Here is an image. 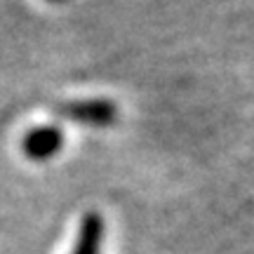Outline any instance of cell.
I'll list each match as a JSON object with an SVG mask.
<instances>
[{
  "mask_svg": "<svg viewBox=\"0 0 254 254\" xmlns=\"http://www.w3.org/2000/svg\"><path fill=\"white\" fill-rule=\"evenodd\" d=\"M62 148H64V132L62 127L57 125L33 127L21 139V153L31 158V160H36V163L55 158Z\"/></svg>",
  "mask_w": 254,
  "mask_h": 254,
  "instance_id": "2",
  "label": "cell"
},
{
  "mask_svg": "<svg viewBox=\"0 0 254 254\" xmlns=\"http://www.w3.org/2000/svg\"><path fill=\"white\" fill-rule=\"evenodd\" d=\"M50 2H64V0H50Z\"/></svg>",
  "mask_w": 254,
  "mask_h": 254,
  "instance_id": "4",
  "label": "cell"
},
{
  "mask_svg": "<svg viewBox=\"0 0 254 254\" xmlns=\"http://www.w3.org/2000/svg\"><path fill=\"white\" fill-rule=\"evenodd\" d=\"M104 231H106L104 219L97 212H87L80 221L78 240H75L71 254H99L101 243H104Z\"/></svg>",
  "mask_w": 254,
  "mask_h": 254,
  "instance_id": "3",
  "label": "cell"
},
{
  "mask_svg": "<svg viewBox=\"0 0 254 254\" xmlns=\"http://www.w3.org/2000/svg\"><path fill=\"white\" fill-rule=\"evenodd\" d=\"M57 113L62 118L87 127H109L118 120V106L111 99H78L62 104Z\"/></svg>",
  "mask_w": 254,
  "mask_h": 254,
  "instance_id": "1",
  "label": "cell"
}]
</instances>
